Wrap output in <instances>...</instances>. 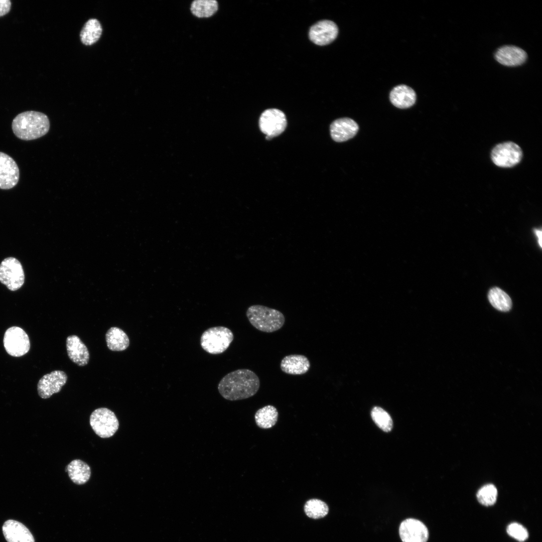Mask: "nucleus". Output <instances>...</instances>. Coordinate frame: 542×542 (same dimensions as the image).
I'll return each mask as SVG.
<instances>
[{
	"mask_svg": "<svg viewBox=\"0 0 542 542\" xmlns=\"http://www.w3.org/2000/svg\"><path fill=\"white\" fill-rule=\"evenodd\" d=\"M259 387L260 380L253 371L239 369L225 375L218 384V390L225 399L235 401L253 396Z\"/></svg>",
	"mask_w": 542,
	"mask_h": 542,
	"instance_id": "1",
	"label": "nucleus"
},
{
	"mask_svg": "<svg viewBox=\"0 0 542 542\" xmlns=\"http://www.w3.org/2000/svg\"><path fill=\"white\" fill-rule=\"evenodd\" d=\"M14 134L19 139L31 141L45 135L50 128V121L45 114L36 111L22 112L12 122Z\"/></svg>",
	"mask_w": 542,
	"mask_h": 542,
	"instance_id": "2",
	"label": "nucleus"
},
{
	"mask_svg": "<svg viewBox=\"0 0 542 542\" xmlns=\"http://www.w3.org/2000/svg\"><path fill=\"white\" fill-rule=\"evenodd\" d=\"M246 315L250 323L255 328L266 333L279 330L285 322V317L282 312L260 305L249 307Z\"/></svg>",
	"mask_w": 542,
	"mask_h": 542,
	"instance_id": "3",
	"label": "nucleus"
},
{
	"mask_svg": "<svg viewBox=\"0 0 542 542\" xmlns=\"http://www.w3.org/2000/svg\"><path fill=\"white\" fill-rule=\"evenodd\" d=\"M233 339V332L229 328L224 326L213 327L202 334L200 345L206 352L219 354L226 350Z\"/></svg>",
	"mask_w": 542,
	"mask_h": 542,
	"instance_id": "4",
	"label": "nucleus"
},
{
	"mask_svg": "<svg viewBox=\"0 0 542 542\" xmlns=\"http://www.w3.org/2000/svg\"><path fill=\"white\" fill-rule=\"evenodd\" d=\"M89 423L95 433L102 438L112 437L119 427L114 413L105 408L95 410L90 416Z\"/></svg>",
	"mask_w": 542,
	"mask_h": 542,
	"instance_id": "5",
	"label": "nucleus"
},
{
	"mask_svg": "<svg viewBox=\"0 0 542 542\" xmlns=\"http://www.w3.org/2000/svg\"><path fill=\"white\" fill-rule=\"evenodd\" d=\"M25 275L20 262L9 257L0 264V282L12 291L19 289L24 283Z\"/></svg>",
	"mask_w": 542,
	"mask_h": 542,
	"instance_id": "6",
	"label": "nucleus"
},
{
	"mask_svg": "<svg viewBox=\"0 0 542 542\" xmlns=\"http://www.w3.org/2000/svg\"><path fill=\"white\" fill-rule=\"evenodd\" d=\"M287 121L285 113L277 108L265 110L259 119V126L266 140L281 134L286 129Z\"/></svg>",
	"mask_w": 542,
	"mask_h": 542,
	"instance_id": "7",
	"label": "nucleus"
},
{
	"mask_svg": "<svg viewBox=\"0 0 542 542\" xmlns=\"http://www.w3.org/2000/svg\"><path fill=\"white\" fill-rule=\"evenodd\" d=\"M522 157L520 147L512 142L496 145L492 150L491 158L493 163L502 168H511L518 164Z\"/></svg>",
	"mask_w": 542,
	"mask_h": 542,
	"instance_id": "8",
	"label": "nucleus"
},
{
	"mask_svg": "<svg viewBox=\"0 0 542 542\" xmlns=\"http://www.w3.org/2000/svg\"><path fill=\"white\" fill-rule=\"evenodd\" d=\"M4 345L7 352L14 357H21L30 350V342L26 332L17 326L8 328L5 333Z\"/></svg>",
	"mask_w": 542,
	"mask_h": 542,
	"instance_id": "9",
	"label": "nucleus"
},
{
	"mask_svg": "<svg viewBox=\"0 0 542 542\" xmlns=\"http://www.w3.org/2000/svg\"><path fill=\"white\" fill-rule=\"evenodd\" d=\"M20 178V170L15 161L0 152V189L9 190L15 187Z\"/></svg>",
	"mask_w": 542,
	"mask_h": 542,
	"instance_id": "10",
	"label": "nucleus"
},
{
	"mask_svg": "<svg viewBox=\"0 0 542 542\" xmlns=\"http://www.w3.org/2000/svg\"><path fill=\"white\" fill-rule=\"evenodd\" d=\"M67 380L66 374L61 370H54L44 375L38 383L39 395L42 398H49L54 393L61 390Z\"/></svg>",
	"mask_w": 542,
	"mask_h": 542,
	"instance_id": "11",
	"label": "nucleus"
},
{
	"mask_svg": "<svg viewBox=\"0 0 542 542\" xmlns=\"http://www.w3.org/2000/svg\"><path fill=\"white\" fill-rule=\"evenodd\" d=\"M399 533L402 542H427L429 537L426 526L414 518H408L401 522Z\"/></svg>",
	"mask_w": 542,
	"mask_h": 542,
	"instance_id": "12",
	"label": "nucleus"
},
{
	"mask_svg": "<svg viewBox=\"0 0 542 542\" xmlns=\"http://www.w3.org/2000/svg\"><path fill=\"white\" fill-rule=\"evenodd\" d=\"M338 33L336 24L331 21L324 20L318 22L310 28L309 36L315 44L324 46L332 42Z\"/></svg>",
	"mask_w": 542,
	"mask_h": 542,
	"instance_id": "13",
	"label": "nucleus"
},
{
	"mask_svg": "<svg viewBox=\"0 0 542 542\" xmlns=\"http://www.w3.org/2000/svg\"><path fill=\"white\" fill-rule=\"evenodd\" d=\"M496 60L501 64L515 67L522 65L527 59L526 53L521 48L512 45L499 48L494 55Z\"/></svg>",
	"mask_w": 542,
	"mask_h": 542,
	"instance_id": "14",
	"label": "nucleus"
},
{
	"mask_svg": "<svg viewBox=\"0 0 542 542\" xmlns=\"http://www.w3.org/2000/svg\"><path fill=\"white\" fill-rule=\"evenodd\" d=\"M358 125L353 119L341 118L334 120L330 126L332 139L337 142L346 141L354 137L358 130Z\"/></svg>",
	"mask_w": 542,
	"mask_h": 542,
	"instance_id": "15",
	"label": "nucleus"
},
{
	"mask_svg": "<svg viewBox=\"0 0 542 542\" xmlns=\"http://www.w3.org/2000/svg\"><path fill=\"white\" fill-rule=\"evenodd\" d=\"M2 530L8 542H35L29 529L19 521L8 520L4 523Z\"/></svg>",
	"mask_w": 542,
	"mask_h": 542,
	"instance_id": "16",
	"label": "nucleus"
},
{
	"mask_svg": "<svg viewBox=\"0 0 542 542\" xmlns=\"http://www.w3.org/2000/svg\"><path fill=\"white\" fill-rule=\"evenodd\" d=\"M66 349L68 356L73 362L80 366L88 363V350L77 336L70 335L67 338Z\"/></svg>",
	"mask_w": 542,
	"mask_h": 542,
	"instance_id": "17",
	"label": "nucleus"
},
{
	"mask_svg": "<svg viewBox=\"0 0 542 542\" xmlns=\"http://www.w3.org/2000/svg\"><path fill=\"white\" fill-rule=\"evenodd\" d=\"M282 371L291 375H302L307 373L310 368L308 358L300 354H291L285 356L281 361Z\"/></svg>",
	"mask_w": 542,
	"mask_h": 542,
	"instance_id": "18",
	"label": "nucleus"
},
{
	"mask_svg": "<svg viewBox=\"0 0 542 542\" xmlns=\"http://www.w3.org/2000/svg\"><path fill=\"white\" fill-rule=\"evenodd\" d=\"M392 104L399 108H407L414 104L416 100L415 91L405 85H399L394 87L389 94Z\"/></svg>",
	"mask_w": 542,
	"mask_h": 542,
	"instance_id": "19",
	"label": "nucleus"
},
{
	"mask_svg": "<svg viewBox=\"0 0 542 542\" xmlns=\"http://www.w3.org/2000/svg\"><path fill=\"white\" fill-rule=\"evenodd\" d=\"M65 471L73 483L77 485L86 483L90 479L91 469L85 462L75 459L72 461L66 467Z\"/></svg>",
	"mask_w": 542,
	"mask_h": 542,
	"instance_id": "20",
	"label": "nucleus"
},
{
	"mask_svg": "<svg viewBox=\"0 0 542 542\" xmlns=\"http://www.w3.org/2000/svg\"><path fill=\"white\" fill-rule=\"evenodd\" d=\"M105 340L107 347L113 351H123L129 345L127 335L118 327H113L109 328L105 334Z\"/></svg>",
	"mask_w": 542,
	"mask_h": 542,
	"instance_id": "21",
	"label": "nucleus"
},
{
	"mask_svg": "<svg viewBox=\"0 0 542 542\" xmlns=\"http://www.w3.org/2000/svg\"><path fill=\"white\" fill-rule=\"evenodd\" d=\"M102 32L100 22L96 19H90L85 23L80 32L81 41L85 45H91L99 39Z\"/></svg>",
	"mask_w": 542,
	"mask_h": 542,
	"instance_id": "22",
	"label": "nucleus"
},
{
	"mask_svg": "<svg viewBox=\"0 0 542 542\" xmlns=\"http://www.w3.org/2000/svg\"><path fill=\"white\" fill-rule=\"evenodd\" d=\"M278 418V411L272 405H267L259 409L254 416L257 426L264 429L273 427L276 424Z\"/></svg>",
	"mask_w": 542,
	"mask_h": 542,
	"instance_id": "23",
	"label": "nucleus"
},
{
	"mask_svg": "<svg viewBox=\"0 0 542 542\" xmlns=\"http://www.w3.org/2000/svg\"><path fill=\"white\" fill-rule=\"evenodd\" d=\"M488 299L492 306L498 310L507 312L511 308L512 302L510 298L499 288L494 287L490 289L488 294Z\"/></svg>",
	"mask_w": 542,
	"mask_h": 542,
	"instance_id": "24",
	"label": "nucleus"
},
{
	"mask_svg": "<svg viewBox=\"0 0 542 542\" xmlns=\"http://www.w3.org/2000/svg\"><path fill=\"white\" fill-rule=\"evenodd\" d=\"M218 8V3L215 0H196L192 3L190 10L197 17L207 18L214 15Z\"/></svg>",
	"mask_w": 542,
	"mask_h": 542,
	"instance_id": "25",
	"label": "nucleus"
},
{
	"mask_svg": "<svg viewBox=\"0 0 542 542\" xmlns=\"http://www.w3.org/2000/svg\"><path fill=\"white\" fill-rule=\"evenodd\" d=\"M306 514L310 518L317 519L325 516L329 511L327 504L318 499L307 501L304 506Z\"/></svg>",
	"mask_w": 542,
	"mask_h": 542,
	"instance_id": "26",
	"label": "nucleus"
},
{
	"mask_svg": "<svg viewBox=\"0 0 542 542\" xmlns=\"http://www.w3.org/2000/svg\"><path fill=\"white\" fill-rule=\"evenodd\" d=\"M373 421L382 431L388 432L392 428V420L390 415L383 409L375 406L371 412Z\"/></svg>",
	"mask_w": 542,
	"mask_h": 542,
	"instance_id": "27",
	"label": "nucleus"
},
{
	"mask_svg": "<svg viewBox=\"0 0 542 542\" xmlns=\"http://www.w3.org/2000/svg\"><path fill=\"white\" fill-rule=\"evenodd\" d=\"M497 490L494 485L487 484L482 487L477 493L479 502L485 506L493 505L496 501Z\"/></svg>",
	"mask_w": 542,
	"mask_h": 542,
	"instance_id": "28",
	"label": "nucleus"
},
{
	"mask_svg": "<svg viewBox=\"0 0 542 542\" xmlns=\"http://www.w3.org/2000/svg\"><path fill=\"white\" fill-rule=\"evenodd\" d=\"M508 534L520 541H524L528 537V532L522 525L514 522L510 523L507 527Z\"/></svg>",
	"mask_w": 542,
	"mask_h": 542,
	"instance_id": "29",
	"label": "nucleus"
},
{
	"mask_svg": "<svg viewBox=\"0 0 542 542\" xmlns=\"http://www.w3.org/2000/svg\"><path fill=\"white\" fill-rule=\"evenodd\" d=\"M12 7V3L10 0H0V17H3L9 13Z\"/></svg>",
	"mask_w": 542,
	"mask_h": 542,
	"instance_id": "30",
	"label": "nucleus"
},
{
	"mask_svg": "<svg viewBox=\"0 0 542 542\" xmlns=\"http://www.w3.org/2000/svg\"><path fill=\"white\" fill-rule=\"evenodd\" d=\"M533 230L534 231V233H535V235H536L537 237L538 238V241L539 245L540 247H542V246H541V231L540 230H538V229H534Z\"/></svg>",
	"mask_w": 542,
	"mask_h": 542,
	"instance_id": "31",
	"label": "nucleus"
}]
</instances>
